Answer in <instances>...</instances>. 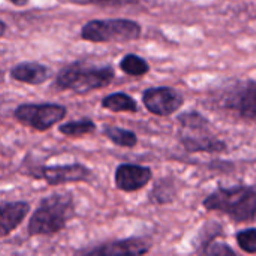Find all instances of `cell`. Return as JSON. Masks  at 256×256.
<instances>
[{
	"instance_id": "6da1fadb",
	"label": "cell",
	"mask_w": 256,
	"mask_h": 256,
	"mask_svg": "<svg viewBox=\"0 0 256 256\" xmlns=\"http://www.w3.org/2000/svg\"><path fill=\"white\" fill-rule=\"evenodd\" d=\"M75 218V200L72 194H51L40 200L36 212L32 214L27 232L32 237L56 236L68 226Z\"/></svg>"
},
{
	"instance_id": "7a4b0ae2",
	"label": "cell",
	"mask_w": 256,
	"mask_h": 256,
	"mask_svg": "<svg viewBox=\"0 0 256 256\" xmlns=\"http://www.w3.org/2000/svg\"><path fill=\"white\" fill-rule=\"evenodd\" d=\"M202 206L206 210L222 213L237 224L255 222L256 186L218 188L202 201Z\"/></svg>"
},
{
	"instance_id": "3957f363",
	"label": "cell",
	"mask_w": 256,
	"mask_h": 256,
	"mask_svg": "<svg viewBox=\"0 0 256 256\" xmlns=\"http://www.w3.org/2000/svg\"><path fill=\"white\" fill-rule=\"evenodd\" d=\"M116 78L112 66H94L86 62H75L63 68L54 81L60 90H70L75 94H87L93 90L108 87Z\"/></svg>"
},
{
	"instance_id": "277c9868",
	"label": "cell",
	"mask_w": 256,
	"mask_h": 256,
	"mask_svg": "<svg viewBox=\"0 0 256 256\" xmlns=\"http://www.w3.org/2000/svg\"><path fill=\"white\" fill-rule=\"evenodd\" d=\"M141 33V26L136 21L126 18L93 20L84 24L81 28V38L87 42L94 44L136 40Z\"/></svg>"
},
{
	"instance_id": "5b68a950",
	"label": "cell",
	"mask_w": 256,
	"mask_h": 256,
	"mask_svg": "<svg viewBox=\"0 0 256 256\" xmlns=\"http://www.w3.org/2000/svg\"><path fill=\"white\" fill-rule=\"evenodd\" d=\"M22 176H27L33 180H42L48 186H62L69 183H88L93 180V171L82 164L32 166L26 170Z\"/></svg>"
},
{
	"instance_id": "8992f818",
	"label": "cell",
	"mask_w": 256,
	"mask_h": 256,
	"mask_svg": "<svg viewBox=\"0 0 256 256\" xmlns=\"http://www.w3.org/2000/svg\"><path fill=\"white\" fill-rule=\"evenodd\" d=\"M68 114V110L58 104H22L15 110V118L38 132L50 130L60 123Z\"/></svg>"
},
{
	"instance_id": "52a82bcc",
	"label": "cell",
	"mask_w": 256,
	"mask_h": 256,
	"mask_svg": "<svg viewBox=\"0 0 256 256\" xmlns=\"http://www.w3.org/2000/svg\"><path fill=\"white\" fill-rule=\"evenodd\" d=\"M142 102L153 116L170 117L183 108L184 98L172 87H152L142 93Z\"/></svg>"
},
{
	"instance_id": "ba28073f",
	"label": "cell",
	"mask_w": 256,
	"mask_h": 256,
	"mask_svg": "<svg viewBox=\"0 0 256 256\" xmlns=\"http://www.w3.org/2000/svg\"><path fill=\"white\" fill-rule=\"evenodd\" d=\"M225 106L256 124V81H244L234 86L225 96Z\"/></svg>"
},
{
	"instance_id": "9c48e42d",
	"label": "cell",
	"mask_w": 256,
	"mask_h": 256,
	"mask_svg": "<svg viewBox=\"0 0 256 256\" xmlns=\"http://www.w3.org/2000/svg\"><path fill=\"white\" fill-rule=\"evenodd\" d=\"M153 248V243L144 237H129L102 243L81 256H146Z\"/></svg>"
},
{
	"instance_id": "30bf717a",
	"label": "cell",
	"mask_w": 256,
	"mask_h": 256,
	"mask_svg": "<svg viewBox=\"0 0 256 256\" xmlns=\"http://www.w3.org/2000/svg\"><path fill=\"white\" fill-rule=\"evenodd\" d=\"M212 126L200 129H182L180 141L188 153H224L228 146L210 132Z\"/></svg>"
},
{
	"instance_id": "8fae6325",
	"label": "cell",
	"mask_w": 256,
	"mask_h": 256,
	"mask_svg": "<svg viewBox=\"0 0 256 256\" xmlns=\"http://www.w3.org/2000/svg\"><path fill=\"white\" fill-rule=\"evenodd\" d=\"M153 180V171L148 166L135 164H122L116 170V188L122 192L132 194L144 189Z\"/></svg>"
},
{
	"instance_id": "7c38bea8",
	"label": "cell",
	"mask_w": 256,
	"mask_h": 256,
	"mask_svg": "<svg viewBox=\"0 0 256 256\" xmlns=\"http://www.w3.org/2000/svg\"><path fill=\"white\" fill-rule=\"evenodd\" d=\"M30 212V204L24 201L4 202L0 207V234L8 237L12 234L27 218Z\"/></svg>"
},
{
	"instance_id": "4fadbf2b",
	"label": "cell",
	"mask_w": 256,
	"mask_h": 256,
	"mask_svg": "<svg viewBox=\"0 0 256 256\" xmlns=\"http://www.w3.org/2000/svg\"><path fill=\"white\" fill-rule=\"evenodd\" d=\"M50 76H51L50 69L36 62H22L10 69L12 80L30 86H40L46 82Z\"/></svg>"
},
{
	"instance_id": "5bb4252c",
	"label": "cell",
	"mask_w": 256,
	"mask_h": 256,
	"mask_svg": "<svg viewBox=\"0 0 256 256\" xmlns=\"http://www.w3.org/2000/svg\"><path fill=\"white\" fill-rule=\"evenodd\" d=\"M222 234V228L216 226L214 231L210 232L208 237L201 236L200 237V243L196 246L198 255L200 256H237L236 250L224 243V242H216V237Z\"/></svg>"
},
{
	"instance_id": "9a60e30c",
	"label": "cell",
	"mask_w": 256,
	"mask_h": 256,
	"mask_svg": "<svg viewBox=\"0 0 256 256\" xmlns=\"http://www.w3.org/2000/svg\"><path fill=\"white\" fill-rule=\"evenodd\" d=\"M102 106L112 112H138L136 100L126 93H112L104 98Z\"/></svg>"
},
{
	"instance_id": "2e32d148",
	"label": "cell",
	"mask_w": 256,
	"mask_h": 256,
	"mask_svg": "<svg viewBox=\"0 0 256 256\" xmlns=\"http://www.w3.org/2000/svg\"><path fill=\"white\" fill-rule=\"evenodd\" d=\"M176 198H177V188L168 178L160 180L153 188V190L150 192V202L154 204V206H166V204H171L172 201H176Z\"/></svg>"
},
{
	"instance_id": "e0dca14e",
	"label": "cell",
	"mask_w": 256,
	"mask_h": 256,
	"mask_svg": "<svg viewBox=\"0 0 256 256\" xmlns=\"http://www.w3.org/2000/svg\"><path fill=\"white\" fill-rule=\"evenodd\" d=\"M104 135L114 142L118 147H124V148H134L138 144V136L135 132L123 129V128H117V126H106L104 129Z\"/></svg>"
},
{
	"instance_id": "ac0fdd59",
	"label": "cell",
	"mask_w": 256,
	"mask_h": 256,
	"mask_svg": "<svg viewBox=\"0 0 256 256\" xmlns=\"http://www.w3.org/2000/svg\"><path fill=\"white\" fill-rule=\"evenodd\" d=\"M94 130H96V124L90 118H80L76 122L64 123L58 128V132L69 138H80L84 135H90Z\"/></svg>"
},
{
	"instance_id": "d6986e66",
	"label": "cell",
	"mask_w": 256,
	"mask_h": 256,
	"mask_svg": "<svg viewBox=\"0 0 256 256\" xmlns=\"http://www.w3.org/2000/svg\"><path fill=\"white\" fill-rule=\"evenodd\" d=\"M120 69L126 75L132 76H142L150 70V64L146 58L136 56V54H128L120 62Z\"/></svg>"
},
{
	"instance_id": "ffe728a7",
	"label": "cell",
	"mask_w": 256,
	"mask_h": 256,
	"mask_svg": "<svg viewBox=\"0 0 256 256\" xmlns=\"http://www.w3.org/2000/svg\"><path fill=\"white\" fill-rule=\"evenodd\" d=\"M177 120H178V124L182 126V129H200V128L212 126L210 122L202 114H200L198 111L183 112L177 117Z\"/></svg>"
},
{
	"instance_id": "44dd1931",
	"label": "cell",
	"mask_w": 256,
	"mask_h": 256,
	"mask_svg": "<svg viewBox=\"0 0 256 256\" xmlns=\"http://www.w3.org/2000/svg\"><path fill=\"white\" fill-rule=\"evenodd\" d=\"M237 244L248 255H256V228H248L236 236Z\"/></svg>"
},
{
	"instance_id": "7402d4cb",
	"label": "cell",
	"mask_w": 256,
	"mask_h": 256,
	"mask_svg": "<svg viewBox=\"0 0 256 256\" xmlns=\"http://www.w3.org/2000/svg\"><path fill=\"white\" fill-rule=\"evenodd\" d=\"M78 4H98V6H126L138 3L140 0H70Z\"/></svg>"
},
{
	"instance_id": "603a6c76",
	"label": "cell",
	"mask_w": 256,
	"mask_h": 256,
	"mask_svg": "<svg viewBox=\"0 0 256 256\" xmlns=\"http://www.w3.org/2000/svg\"><path fill=\"white\" fill-rule=\"evenodd\" d=\"M9 2H10L12 4H15V6H20V8H21V6H26L30 0H9Z\"/></svg>"
},
{
	"instance_id": "cb8c5ba5",
	"label": "cell",
	"mask_w": 256,
	"mask_h": 256,
	"mask_svg": "<svg viewBox=\"0 0 256 256\" xmlns=\"http://www.w3.org/2000/svg\"><path fill=\"white\" fill-rule=\"evenodd\" d=\"M0 26H2V32H0V36H4V32H6V22H4V21H2V22H0Z\"/></svg>"
}]
</instances>
